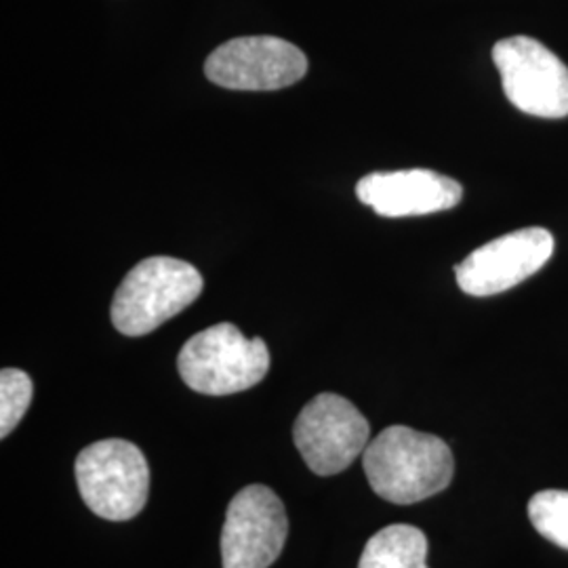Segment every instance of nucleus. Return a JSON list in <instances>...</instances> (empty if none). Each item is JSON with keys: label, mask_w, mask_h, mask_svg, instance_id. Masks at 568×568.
<instances>
[{"label": "nucleus", "mask_w": 568, "mask_h": 568, "mask_svg": "<svg viewBox=\"0 0 568 568\" xmlns=\"http://www.w3.org/2000/svg\"><path fill=\"white\" fill-rule=\"evenodd\" d=\"M371 488L389 504L410 506L443 493L455 474L453 453L434 434L392 426L375 436L363 453Z\"/></svg>", "instance_id": "nucleus-1"}, {"label": "nucleus", "mask_w": 568, "mask_h": 568, "mask_svg": "<svg viewBox=\"0 0 568 568\" xmlns=\"http://www.w3.org/2000/svg\"><path fill=\"white\" fill-rule=\"evenodd\" d=\"M307 58L300 47L276 37H243L220 44L204 74L232 91H278L302 81Z\"/></svg>", "instance_id": "nucleus-7"}, {"label": "nucleus", "mask_w": 568, "mask_h": 568, "mask_svg": "<svg viewBox=\"0 0 568 568\" xmlns=\"http://www.w3.org/2000/svg\"><path fill=\"white\" fill-rule=\"evenodd\" d=\"M356 196L382 217H415L457 206L464 187L429 169H400L368 173L356 183Z\"/></svg>", "instance_id": "nucleus-10"}, {"label": "nucleus", "mask_w": 568, "mask_h": 568, "mask_svg": "<svg viewBox=\"0 0 568 568\" xmlns=\"http://www.w3.org/2000/svg\"><path fill=\"white\" fill-rule=\"evenodd\" d=\"M535 530L558 548L568 549V490H541L528 501Z\"/></svg>", "instance_id": "nucleus-12"}, {"label": "nucleus", "mask_w": 568, "mask_h": 568, "mask_svg": "<svg viewBox=\"0 0 568 568\" xmlns=\"http://www.w3.org/2000/svg\"><path fill=\"white\" fill-rule=\"evenodd\" d=\"M34 386L28 373L20 368H2L0 373V438H7L20 426L30 408Z\"/></svg>", "instance_id": "nucleus-13"}, {"label": "nucleus", "mask_w": 568, "mask_h": 568, "mask_svg": "<svg viewBox=\"0 0 568 568\" xmlns=\"http://www.w3.org/2000/svg\"><path fill=\"white\" fill-rule=\"evenodd\" d=\"M201 272L175 257H148L116 288L112 323L126 337H142L178 316L203 293Z\"/></svg>", "instance_id": "nucleus-2"}, {"label": "nucleus", "mask_w": 568, "mask_h": 568, "mask_svg": "<svg viewBox=\"0 0 568 568\" xmlns=\"http://www.w3.org/2000/svg\"><path fill=\"white\" fill-rule=\"evenodd\" d=\"M554 255V236L546 227H523L471 251L455 265L459 288L471 297H490L525 283Z\"/></svg>", "instance_id": "nucleus-9"}, {"label": "nucleus", "mask_w": 568, "mask_h": 568, "mask_svg": "<svg viewBox=\"0 0 568 568\" xmlns=\"http://www.w3.org/2000/svg\"><path fill=\"white\" fill-rule=\"evenodd\" d=\"M288 518L281 497L264 485L243 488L227 506L222 530L224 568H270L281 556Z\"/></svg>", "instance_id": "nucleus-8"}, {"label": "nucleus", "mask_w": 568, "mask_h": 568, "mask_svg": "<svg viewBox=\"0 0 568 568\" xmlns=\"http://www.w3.org/2000/svg\"><path fill=\"white\" fill-rule=\"evenodd\" d=\"M493 61L511 105L539 119L568 116V68L544 42L509 37L493 47Z\"/></svg>", "instance_id": "nucleus-5"}, {"label": "nucleus", "mask_w": 568, "mask_h": 568, "mask_svg": "<svg viewBox=\"0 0 568 568\" xmlns=\"http://www.w3.org/2000/svg\"><path fill=\"white\" fill-rule=\"evenodd\" d=\"M368 434L365 415L344 396L326 392L302 408L293 426V443L314 474L335 476L365 453Z\"/></svg>", "instance_id": "nucleus-6"}, {"label": "nucleus", "mask_w": 568, "mask_h": 568, "mask_svg": "<svg viewBox=\"0 0 568 568\" xmlns=\"http://www.w3.org/2000/svg\"><path fill=\"white\" fill-rule=\"evenodd\" d=\"M270 368L262 337H244L239 326L222 323L190 337L178 356L183 384L206 396H230L257 386Z\"/></svg>", "instance_id": "nucleus-3"}, {"label": "nucleus", "mask_w": 568, "mask_h": 568, "mask_svg": "<svg viewBox=\"0 0 568 568\" xmlns=\"http://www.w3.org/2000/svg\"><path fill=\"white\" fill-rule=\"evenodd\" d=\"M427 537L410 525L382 528L366 541L358 568H427Z\"/></svg>", "instance_id": "nucleus-11"}, {"label": "nucleus", "mask_w": 568, "mask_h": 568, "mask_svg": "<svg viewBox=\"0 0 568 568\" xmlns=\"http://www.w3.org/2000/svg\"><path fill=\"white\" fill-rule=\"evenodd\" d=\"M74 474L82 501L103 520H131L145 508L150 467L129 440L110 438L82 448Z\"/></svg>", "instance_id": "nucleus-4"}]
</instances>
